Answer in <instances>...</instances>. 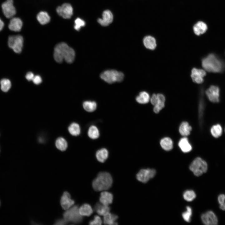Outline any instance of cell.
Wrapping results in <instances>:
<instances>
[{
  "mask_svg": "<svg viewBox=\"0 0 225 225\" xmlns=\"http://www.w3.org/2000/svg\"><path fill=\"white\" fill-rule=\"evenodd\" d=\"M74 50L66 43L61 42L57 44L54 49V58L57 62L61 63L63 60L71 63L75 58Z\"/></svg>",
  "mask_w": 225,
  "mask_h": 225,
  "instance_id": "6da1fadb",
  "label": "cell"
},
{
  "mask_svg": "<svg viewBox=\"0 0 225 225\" xmlns=\"http://www.w3.org/2000/svg\"><path fill=\"white\" fill-rule=\"evenodd\" d=\"M202 64L204 69L209 72H220L225 68V62L213 54H210L203 58Z\"/></svg>",
  "mask_w": 225,
  "mask_h": 225,
  "instance_id": "7a4b0ae2",
  "label": "cell"
},
{
  "mask_svg": "<svg viewBox=\"0 0 225 225\" xmlns=\"http://www.w3.org/2000/svg\"><path fill=\"white\" fill-rule=\"evenodd\" d=\"M112 183V178L110 174L107 172H102L98 173L93 181L92 186L95 191H104L108 189Z\"/></svg>",
  "mask_w": 225,
  "mask_h": 225,
  "instance_id": "3957f363",
  "label": "cell"
},
{
  "mask_svg": "<svg viewBox=\"0 0 225 225\" xmlns=\"http://www.w3.org/2000/svg\"><path fill=\"white\" fill-rule=\"evenodd\" d=\"M100 77L105 82L111 84L116 82L122 81L124 77V75L122 72L116 70H108L102 73Z\"/></svg>",
  "mask_w": 225,
  "mask_h": 225,
  "instance_id": "277c9868",
  "label": "cell"
},
{
  "mask_svg": "<svg viewBox=\"0 0 225 225\" xmlns=\"http://www.w3.org/2000/svg\"><path fill=\"white\" fill-rule=\"evenodd\" d=\"M207 162L200 157H197L192 162L189 169L197 176H199L206 172L208 170Z\"/></svg>",
  "mask_w": 225,
  "mask_h": 225,
  "instance_id": "5b68a950",
  "label": "cell"
},
{
  "mask_svg": "<svg viewBox=\"0 0 225 225\" xmlns=\"http://www.w3.org/2000/svg\"><path fill=\"white\" fill-rule=\"evenodd\" d=\"M63 219L67 222L78 223L82 222V218L79 212V208L77 205L72 206L63 214Z\"/></svg>",
  "mask_w": 225,
  "mask_h": 225,
  "instance_id": "8992f818",
  "label": "cell"
},
{
  "mask_svg": "<svg viewBox=\"0 0 225 225\" xmlns=\"http://www.w3.org/2000/svg\"><path fill=\"white\" fill-rule=\"evenodd\" d=\"M23 43V38L20 35H12L8 37V46L16 53H20L21 52Z\"/></svg>",
  "mask_w": 225,
  "mask_h": 225,
  "instance_id": "52a82bcc",
  "label": "cell"
},
{
  "mask_svg": "<svg viewBox=\"0 0 225 225\" xmlns=\"http://www.w3.org/2000/svg\"><path fill=\"white\" fill-rule=\"evenodd\" d=\"M156 172V170L153 169H142L137 174L136 178L142 183H146L155 176Z\"/></svg>",
  "mask_w": 225,
  "mask_h": 225,
  "instance_id": "ba28073f",
  "label": "cell"
},
{
  "mask_svg": "<svg viewBox=\"0 0 225 225\" xmlns=\"http://www.w3.org/2000/svg\"><path fill=\"white\" fill-rule=\"evenodd\" d=\"M58 14L65 19L70 18L73 15V9L72 6L69 3H65L56 9Z\"/></svg>",
  "mask_w": 225,
  "mask_h": 225,
  "instance_id": "9c48e42d",
  "label": "cell"
},
{
  "mask_svg": "<svg viewBox=\"0 0 225 225\" xmlns=\"http://www.w3.org/2000/svg\"><path fill=\"white\" fill-rule=\"evenodd\" d=\"M13 0H7L2 5V8L5 16L7 18H12L16 13Z\"/></svg>",
  "mask_w": 225,
  "mask_h": 225,
  "instance_id": "30bf717a",
  "label": "cell"
},
{
  "mask_svg": "<svg viewBox=\"0 0 225 225\" xmlns=\"http://www.w3.org/2000/svg\"><path fill=\"white\" fill-rule=\"evenodd\" d=\"M206 94L211 102L218 103L219 102L220 90L217 86H211L206 91Z\"/></svg>",
  "mask_w": 225,
  "mask_h": 225,
  "instance_id": "8fae6325",
  "label": "cell"
},
{
  "mask_svg": "<svg viewBox=\"0 0 225 225\" xmlns=\"http://www.w3.org/2000/svg\"><path fill=\"white\" fill-rule=\"evenodd\" d=\"M201 218L202 222L206 225H215L218 223L217 217L212 211H209L203 214Z\"/></svg>",
  "mask_w": 225,
  "mask_h": 225,
  "instance_id": "7c38bea8",
  "label": "cell"
},
{
  "mask_svg": "<svg viewBox=\"0 0 225 225\" xmlns=\"http://www.w3.org/2000/svg\"><path fill=\"white\" fill-rule=\"evenodd\" d=\"M206 75V72L204 70L193 68L191 71V77L194 82L201 84L203 82V78Z\"/></svg>",
  "mask_w": 225,
  "mask_h": 225,
  "instance_id": "4fadbf2b",
  "label": "cell"
},
{
  "mask_svg": "<svg viewBox=\"0 0 225 225\" xmlns=\"http://www.w3.org/2000/svg\"><path fill=\"white\" fill-rule=\"evenodd\" d=\"M60 203L62 208L66 210L73 205L74 201L71 198L70 194L65 192L61 197Z\"/></svg>",
  "mask_w": 225,
  "mask_h": 225,
  "instance_id": "5bb4252c",
  "label": "cell"
},
{
  "mask_svg": "<svg viewBox=\"0 0 225 225\" xmlns=\"http://www.w3.org/2000/svg\"><path fill=\"white\" fill-rule=\"evenodd\" d=\"M113 16L112 12L109 10H105L102 14V18L98 19V22L102 26H107L112 22Z\"/></svg>",
  "mask_w": 225,
  "mask_h": 225,
  "instance_id": "9a60e30c",
  "label": "cell"
},
{
  "mask_svg": "<svg viewBox=\"0 0 225 225\" xmlns=\"http://www.w3.org/2000/svg\"><path fill=\"white\" fill-rule=\"evenodd\" d=\"M22 22L18 18H13L10 20L8 28L11 31L14 32L20 31L22 27Z\"/></svg>",
  "mask_w": 225,
  "mask_h": 225,
  "instance_id": "2e32d148",
  "label": "cell"
},
{
  "mask_svg": "<svg viewBox=\"0 0 225 225\" xmlns=\"http://www.w3.org/2000/svg\"><path fill=\"white\" fill-rule=\"evenodd\" d=\"M178 144L181 150L184 153L189 152L192 149L191 145L188 138L186 137L181 138L178 142Z\"/></svg>",
  "mask_w": 225,
  "mask_h": 225,
  "instance_id": "e0dca14e",
  "label": "cell"
},
{
  "mask_svg": "<svg viewBox=\"0 0 225 225\" xmlns=\"http://www.w3.org/2000/svg\"><path fill=\"white\" fill-rule=\"evenodd\" d=\"M113 198V195L112 193L104 191L101 193L99 200L102 204L109 206L112 203Z\"/></svg>",
  "mask_w": 225,
  "mask_h": 225,
  "instance_id": "ac0fdd59",
  "label": "cell"
},
{
  "mask_svg": "<svg viewBox=\"0 0 225 225\" xmlns=\"http://www.w3.org/2000/svg\"><path fill=\"white\" fill-rule=\"evenodd\" d=\"M110 208L108 205H104L101 202H98L94 207V211L99 215L104 216L110 212Z\"/></svg>",
  "mask_w": 225,
  "mask_h": 225,
  "instance_id": "d6986e66",
  "label": "cell"
},
{
  "mask_svg": "<svg viewBox=\"0 0 225 225\" xmlns=\"http://www.w3.org/2000/svg\"><path fill=\"white\" fill-rule=\"evenodd\" d=\"M158 101L156 104L154 106L153 108L154 112L158 113L165 106V98L164 96L162 94H157Z\"/></svg>",
  "mask_w": 225,
  "mask_h": 225,
  "instance_id": "ffe728a7",
  "label": "cell"
},
{
  "mask_svg": "<svg viewBox=\"0 0 225 225\" xmlns=\"http://www.w3.org/2000/svg\"><path fill=\"white\" fill-rule=\"evenodd\" d=\"M207 25L202 21H199L193 27L194 33L197 35H200L204 33L207 30Z\"/></svg>",
  "mask_w": 225,
  "mask_h": 225,
  "instance_id": "44dd1931",
  "label": "cell"
},
{
  "mask_svg": "<svg viewBox=\"0 0 225 225\" xmlns=\"http://www.w3.org/2000/svg\"><path fill=\"white\" fill-rule=\"evenodd\" d=\"M143 43L146 48L151 50H154L157 46L155 38L151 36L145 37L143 39Z\"/></svg>",
  "mask_w": 225,
  "mask_h": 225,
  "instance_id": "7402d4cb",
  "label": "cell"
},
{
  "mask_svg": "<svg viewBox=\"0 0 225 225\" xmlns=\"http://www.w3.org/2000/svg\"><path fill=\"white\" fill-rule=\"evenodd\" d=\"M118 218L117 215L109 212L103 216V222L106 225H117L118 223L116 221Z\"/></svg>",
  "mask_w": 225,
  "mask_h": 225,
  "instance_id": "603a6c76",
  "label": "cell"
},
{
  "mask_svg": "<svg viewBox=\"0 0 225 225\" xmlns=\"http://www.w3.org/2000/svg\"><path fill=\"white\" fill-rule=\"evenodd\" d=\"M160 145L162 148L166 151L171 150L173 147V142L169 137H166L162 138L160 141Z\"/></svg>",
  "mask_w": 225,
  "mask_h": 225,
  "instance_id": "cb8c5ba5",
  "label": "cell"
},
{
  "mask_svg": "<svg viewBox=\"0 0 225 225\" xmlns=\"http://www.w3.org/2000/svg\"><path fill=\"white\" fill-rule=\"evenodd\" d=\"M192 130V127L189 125L188 122L184 121L180 124L179 131L181 135L184 136H186L190 134V132Z\"/></svg>",
  "mask_w": 225,
  "mask_h": 225,
  "instance_id": "d4e9b609",
  "label": "cell"
},
{
  "mask_svg": "<svg viewBox=\"0 0 225 225\" xmlns=\"http://www.w3.org/2000/svg\"><path fill=\"white\" fill-rule=\"evenodd\" d=\"M108 152L105 148L98 150L96 153V157L97 160L101 162H104L108 158Z\"/></svg>",
  "mask_w": 225,
  "mask_h": 225,
  "instance_id": "484cf974",
  "label": "cell"
},
{
  "mask_svg": "<svg viewBox=\"0 0 225 225\" xmlns=\"http://www.w3.org/2000/svg\"><path fill=\"white\" fill-rule=\"evenodd\" d=\"M37 18L40 24L45 25L50 21V18L48 13L45 11L40 12L37 15Z\"/></svg>",
  "mask_w": 225,
  "mask_h": 225,
  "instance_id": "4316f807",
  "label": "cell"
},
{
  "mask_svg": "<svg viewBox=\"0 0 225 225\" xmlns=\"http://www.w3.org/2000/svg\"><path fill=\"white\" fill-rule=\"evenodd\" d=\"M79 212L82 216H89L93 213V210L89 204L85 203L79 208Z\"/></svg>",
  "mask_w": 225,
  "mask_h": 225,
  "instance_id": "83f0119b",
  "label": "cell"
},
{
  "mask_svg": "<svg viewBox=\"0 0 225 225\" xmlns=\"http://www.w3.org/2000/svg\"><path fill=\"white\" fill-rule=\"evenodd\" d=\"M150 97L148 92L145 91H142L139 93L138 95L136 98L137 102L141 104H145L148 103L150 100Z\"/></svg>",
  "mask_w": 225,
  "mask_h": 225,
  "instance_id": "f1b7e54d",
  "label": "cell"
},
{
  "mask_svg": "<svg viewBox=\"0 0 225 225\" xmlns=\"http://www.w3.org/2000/svg\"><path fill=\"white\" fill-rule=\"evenodd\" d=\"M210 132L214 138H218L220 137L222 133V128L220 124H216L212 126L210 128Z\"/></svg>",
  "mask_w": 225,
  "mask_h": 225,
  "instance_id": "f546056e",
  "label": "cell"
},
{
  "mask_svg": "<svg viewBox=\"0 0 225 225\" xmlns=\"http://www.w3.org/2000/svg\"><path fill=\"white\" fill-rule=\"evenodd\" d=\"M83 107L84 110L87 112H92L96 109L97 104L95 101H86L83 102Z\"/></svg>",
  "mask_w": 225,
  "mask_h": 225,
  "instance_id": "4dcf8cb0",
  "label": "cell"
},
{
  "mask_svg": "<svg viewBox=\"0 0 225 225\" xmlns=\"http://www.w3.org/2000/svg\"><path fill=\"white\" fill-rule=\"evenodd\" d=\"M68 131L72 135L77 136L79 135L80 133V128L78 124L73 122L68 127Z\"/></svg>",
  "mask_w": 225,
  "mask_h": 225,
  "instance_id": "1f68e13d",
  "label": "cell"
},
{
  "mask_svg": "<svg viewBox=\"0 0 225 225\" xmlns=\"http://www.w3.org/2000/svg\"><path fill=\"white\" fill-rule=\"evenodd\" d=\"M88 133L89 137L93 139L98 138L100 135L99 132L98 128L93 125L91 126L89 128Z\"/></svg>",
  "mask_w": 225,
  "mask_h": 225,
  "instance_id": "d6a6232c",
  "label": "cell"
},
{
  "mask_svg": "<svg viewBox=\"0 0 225 225\" xmlns=\"http://www.w3.org/2000/svg\"><path fill=\"white\" fill-rule=\"evenodd\" d=\"M56 148L61 151H65L68 147V143L66 140L62 137L57 139L55 142Z\"/></svg>",
  "mask_w": 225,
  "mask_h": 225,
  "instance_id": "836d02e7",
  "label": "cell"
},
{
  "mask_svg": "<svg viewBox=\"0 0 225 225\" xmlns=\"http://www.w3.org/2000/svg\"><path fill=\"white\" fill-rule=\"evenodd\" d=\"M1 89L4 92H8L10 89L11 83L10 81L8 79L3 78L0 81Z\"/></svg>",
  "mask_w": 225,
  "mask_h": 225,
  "instance_id": "e575fe53",
  "label": "cell"
},
{
  "mask_svg": "<svg viewBox=\"0 0 225 225\" xmlns=\"http://www.w3.org/2000/svg\"><path fill=\"white\" fill-rule=\"evenodd\" d=\"M183 197L185 200L188 202H191L195 198L196 195L193 191L187 190L184 192Z\"/></svg>",
  "mask_w": 225,
  "mask_h": 225,
  "instance_id": "d590c367",
  "label": "cell"
},
{
  "mask_svg": "<svg viewBox=\"0 0 225 225\" xmlns=\"http://www.w3.org/2000/svg\"><path fill=\"white\" fill-rule=\"evenodd\" d=\"M192 215V209L189 206L186 207V211L182 213V217L184 220L187 222H190Z\"/></svg>",
  "mask_w": 225,
  "mask_h": 225,
  "instance_id": "8d00e7d4",
  "label": "cell"
},
{
  "mask_svg": "<svg viewBox=\"0 0 225 225\" xmlns=\"http://www.w3.org/2000/svg\"><path fill=\"white\" fill-rule=\"evenodd\" d=\"M74 23V28L77 31L80 30L82 27H84L85 25V21L79 18H77L75 20Z\"/></svg>",
  "mask_w": 225,
  "mask_h": 225,
  "instance_id": "74e56055",
  "label": "cell"
},
{
  "mask_svg": "<svg viewBox=\"0 0 225 225\" xmlns=\"http://www.w3.org/2000/svg\"><path fill=\"white\" fill-rule=\"evenodd\" d=\"M201 98L200 99L199 104V117L200 120V122H201L202 121V116L203 115V113L204 109V104L203 101V100L202 98V97H201Z\"/></svg>",
  "mask_w": 225,
  "mask_h": 225,
  "instance_id": "f35d334b",
  "label": "cell"
},
{
  "mask_svg": "<svg viewBox=\"0 0 225 225\" xmlns=\"http://www.w3.org/2000/svg\"><path fill=\"white\" fill-rule=\"evenodd\" d=\"M102 223V221L101 218L98 215H95L93 220L89 222V224L91 225H100Z\"/></svg>",
  "mask_w": 225,
  "mask_h": 225,
  "instance_id": "ab89813d",
  "label": "cell"
},
{
  "mask_svg": "<svg viewBox=\"0 0 225 225\" xmlns=\"http://www.w3.org/2000/svg\"><path fill=\"white\" fill-rule=\"evenodd\" d=\"M32 81L35 84L38 85L42 82V79L40 76L37 75L34 76Z\"/></svg>",
  "mask_w": 225,
  "mask_h": 225,
  "instance_id": "60d3db41",
  "label": "cell"
},
{
  "mask_svg": "<svg viewBox=\"0 0 225 225\" xmlns=\"http://www.w3.org/2000/svg\"><path fill=\"white\" fill-rule=\"evenodd\" d=\"M150 100L151 104L154 106L155 105L158 101V97L157 94H153L151 97L150 98Z\"/></svg>",
  "mask_w": 225,
  "mask_h": 225,
  "instance_id": "b9f144b4",
  "label": "cell"
},
{
  "mask_svg": "<svg viewBox=\"0 0 225 225\" xmlns=\"http://www.w3.org/2000/svg\"><path fill=\"white\" fill-rule=\"evenodd\" d=\"M33 73L31 72H28L26 75L25 78L28 81L32 80L34 77Z\"/></svg>",
  "mask_w": 225,
  "mask_h": 225,
  "instance_id": "7bdbcfd3",
  "label": "cell"
},
{
  "mask_svg": "<svg viewBox=\"0 0 225 225\" xmlns=\"http://www.w3.org/2000/svg\"><path fill=\"white\" fill-rule=\"evenodd\" d=\"M218 201L220 204H222L225 201V195L221 194L218 197Z\"/></svg>",
  "mask_w": 225,
  "mask_h": 225,
  "instance_id": "ee69618b",
  "label": "cell"
},
{
  "mask_svg": "<svg viewBox=\"0 0 225 225\" xmlns=\"http://www.w3.org/2000/svg\"><path fill=\"white\" fill-rule=\"evenodd\" d=\"M67 222L63 219L57 220L55 224L56 225H64Z\"/></svg>",
  "mask_w": 225,
  "mask_h": 225,
  "instance_id": "f6af8a7d",
  "label": "cell"
},
{
  "mask_svg": "<svg viewBox=\"0 0 225 225\" xmlns=\"http://www.w3.org/2000/svg\"><path fill=\"white\" fill-rule=\"evenodd\" d=\"M4 25V24L3 22L0 18V31H1L3 29Z\"/></svg>",
  "mask_w": 225,
  "mask_h": 225,
  "instance_id": "bcb514c9",
  "label": "cell"
},
{
  "mask_svg": "<svg viewBox=\"0 0 225 225\" xmlns=\"http://www.w3.org/2000/svg\"><path fill=\"white\" fill-rule=\"evenodd\" d=\"M219 207L221 209L225 211V201L222 204H220Z\"/></svg>",
  "mask_w": 225,
  "mask_h": 225,
  "instance_id": "7dc6e473",
  "label": "cell"
},
{
  "mask_svg": "<svg viewBox=\"0 0 225 225\" xmlns=\"http://www.w3.org/2000/svg\"><path fill=\"white\" fill-rule=\"evenodd\" d=\"M0 205H1V202H0Z\"/></svg>",
  "mask_w": 225,
  "mask_h": 225,
  "instance_id": "c3c4849f",
  "label": "cell"
},
{
  "mask_svg": "<svg viewBox=\"0 0 225 225\" xmlns=\"http://www.w3.org/2000/svg\"><path fill=\"white\" fill-rule=\"evenodd\" d=\"M225 132V129H224Z\"/></svg>",
  "mask_w": 225,
  "mask_h": 225,
  "instance_id": "681fc988",
  "label": "cell"
}]
</instances>
